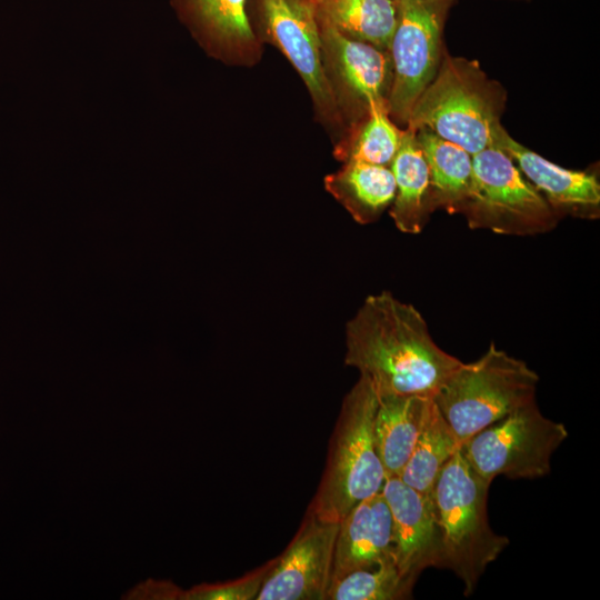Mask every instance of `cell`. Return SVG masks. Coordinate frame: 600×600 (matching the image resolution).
<instances>
[{"label":"cell","mask_w":600,"mask_h":600,"mask_svg":"<svg viewBox=\"0 0 600 600\" xmlns=\"http://www.w3.org/2000/svg\"><path fill=\"white\" fill-rule=\"evenodd\" d=\"M461 362L434 342L418 309L389 291L368 296L346 324L344 363L378 396L433 398Z\"/></svg>","instance_id":"obj_1"},{"label":"cell","mask_w":600,"mask_h":600,"mask_svg":"<svg viewBox=\"0 0 600 600\" xmlns=\"http://www.w3.org/2000/svg\"><path fill=\"white\" fill-rule=\"evenodd\" d=\"M507 98L502 84L477 60L453 57L444 47L437 74L413 104L406 127L430 130L473 156L492 147Z\"/></svg>","instance_id":"obj_2"},{"label":"cell","mask_w":600,"mask_h":600,"mask_svg":"<svg viewBox=\"0 0 600 600\" xmlns=\"http://www.w3.org/2000/svg\"><path fill=\"white\" fill-rule=\"evenodd\" d=\"M377 392L360 376L344 396L331 434L326 467L307 511L339 522L356 504L379 492L386 472L373 437Z\"/></svg>","instance_id":"obj_3"},{"label":"cell","mask_w":600,"mask_h":600,"mask_svg":"<svg viewBox=\"0 0 600 600\" xmlns=\"http://www.w3.org/2000/svg\"><path fill=\"white\" fill-rule=\"evenodd\" d=\"M490 484L470 467L460 448L431 490L441 537V568L456 573L466 596L473 592L487 567L509 544V539L496 533L489 523Z\"/></svg>","instance_id":"obj_4"},{"label":"cell","mask_w":600,"mask_h":600,"mask_svg":"<svg viewBox=\"0 0 600 600\" xmlns=\"http://www.w3.org/2000/svg\"><path fill=\"white\" fill-rule=\"evenodd\" d=\"M539 376L523 360L491 343L441 384L433 400L461 446L517 408L536 400Z\"/></svg>","instance_id":"obj_5"},{"label":"cell","mask_w":600,"mask_h":600,"mask_svg":"<svg viewBox=\"0 0 600 600\" xmlns=\"http://www.w3.org/2000/svg\"><path fill=\"white\" fill-rule=\"evenodd\" d=\"M472 166L471 192L460 212L470 229L537 236L562 219L502 150L489 147L473 154Z\"/></svg>","instance_id":"obj_6"},{"label":"cell","mask_w":600,"mask_h":600,"mask_svg":"<svg viewBox=\"0 0 600 600\" xmlns=\"http://www.w3.org/2000/svg\"><path fill=\"white\" fill-rule=\"evenodd\" d=\"M568 436L566 426L544 417L534 400L473 434L461 452L489 482L497 476L537 479L550 473L552 454Z\"/></svg>","instance_id":"obj_7"},{"label":"cell","mask_w":600,"mask_h":600,"mask_svg":"<svg viewBox=\"0 0 600 600\" xmlns=\"http://www.w3.org/2000/svg\"><path fill=\"white\" fill-rule=\"evenodd\" d=\"M454 0H399L398 21L389 46L392 81L388 110L407 126L417 99L433 80L444 49L446 19Z\"/></svg>","instance_id":"obj_8"},{"label":"cell","mask_w":600,"mask_h":600,"mask_svg":"<svg viewBox=\"0 0 600 600\" xmlns=\"http://www.w3.org/2000/svg\"><path fill=\"white\" fill-rule=\"evenodd\" d=\"M322 57L341 116L351 127L368 113L371 102H387L392 81L389 51L350 39L318 19Z\"/></svg>","instance_id":"obj_9"},{"label":"cell","mask_w":600,"mask_h":600,"mask_svg":"<svg viewBox=\"0 0 600 600\" xmlns=\"http://www.w3.org/2000/svg\"><path fill=\"white\" fill-rule=\"evenodd\" d=\"M339 522L307 511L273 563L257 600H327Z\"/></svg>","instance_id":"obj_10"},{"label":"cell","mask_w":600,"mask_h":600,"mask_svg":"<svg viewBox=\"0 0 600 600\" xmlns=\"http://www.w3.org/2000/svg\"><path fill=\"white\" fill-rule=\"evenodd\" d=\"M267 32L304 81L317 110L332 122L341 120L327 77L316 7L304 0H262Z\"/></svg>","instance_id":"obj_11"},{"label":"cell","mask_w":600,"mask_h":600,"mask_svg":"<svg viewBox=\"0 0 600 600\" xmlns=\"http://www.w3.org/2000/svg\"><path fill=\"white\" fill-rule=\"evenodd\" d=\"M381 493L391 512L392 558L401 574L416 582L424 569L441 568V537L431 492L388 477Z\"/></svg>","instance_id":"obj_12"},{"label":"cell","mask_w":600,"mask_h":600,"mask_svg":"<svg viewBox=\"0 0 600 600\" xmlns=\"http://www.w3.org/2000/svg\"><path fill=\"white\" fill-rule=\"evenodd\" d=\"M492 147L508 154L527 180L563 219L600 217V183L593 172L562 168L516 141L501 126Z\"/></svg>","instance_id":"obj_13"},{"label":"cell","mask_w":600,"mask_h":600,"mask_svg":"<svg viewBox=\"0 0 600 600\" xmlns=\"http://www.w3.org/2000/svg\"><path fill=\"white\" fill-rule=\"evenodd\" d=\"M390 558L391 512L383 494L379 492L356 504L339 521L331 581Z\"/></svg>","instance_id":"obj_14"},{"label":"cell","mask_w":600,"mask_h":600,"mask_svg":"<svg viewBox=\"0 0 600 600\" xmlns=\"http://www.w3.org/2000/svg\"><path fill=\"white\" fill-rule=\"evenodd\" d=\"M378 396V394H377ZM432 397L378 396L374 443L386 477H399L423 427Z\"/></svg>","instance_id":"obj_15"},{"label":"cell","mask_w":600,"mask_h":600,"mask_svg":"<svg viewBox=\"0 0 600 600\" xmlns=\"http://www.w3.org/2000/svg\"><path fill=\"white\" fill-rule=\"evenodd\" d=\"M396 196L389 213L403 233L418 234L433 212L430 200L429 169L416 131L402 130L399 149L390 164Z\"/></svg>","instance_id":"obj_16"},{"label":"cell","mask_w":600,"mask_h":600,"mask_svg":"<svg viewBox=\"0 0 600 600\" xmlns=\"http://www.w3.org/2000/svg\"><path fill=\"white\" fill-rule=\"evenodd\" d=\"M416 136L429 169L433 212L460 213L472 188V154L430 130L419 129Z\"/></svg>","instance_id":"obj_17"},{"label":"cell","mask_w":600,"mask_h":600,"mask_svg":"<svg viewBox=\"0 0 600 600\" xmlns=\"http://www.w3.org/2000/svg\"><path fill=\"white\" fill-rule=\"evenodd\" d=\"M326 190L361 224L377 221L390 208L396 182L390 167L344 162L324 178Z\"/></svg>","instance_id":"obj_18"},{"label":"cell","mask_w":600,"mask_h":600,"mask_svg":"<svg viewBox=\"0 0 600 600\" xmlns=\"http://www.w3.org/2000/svg\"><path fill=\"white\" fill-rule=\"evenodd\" d=\"M399 0H322L317 18L346 37L389 51Z\"/></svg>","instance_id":"obj_19"},{"label":"cell","mask_w":600,"mask_h":600,"mask_svg":"<svg viewBox=\"0 0 600 600\" xmlns=\"http://www.w3.org/2000/svg\"><path fill=\"white\" fill-rule=\"evenodd\" d=\"M179 4L201 36L220 49L238 53L254 46L246 0H179Z\"/></svg>","instance_id":"obj_20"},{"label":"cell","mask_w":600,"mask_h":600,"mask_svg":"<svg viewBox=\"0 0 600 600\" xmlns=\"http://www.w3.org/2000/svg\"><path fill=\"white\" fill-rule=\"evenodd\" d=\"M461 448L433 398L423 427L399 478L420 492H431L443 467Z\"/></svg>","instance_id":"obj_21"},{"label":"cell","mask_w":600,"mask_h":600,"mask_svg":"<svg viewBox=\"0 0 600 600\" xmlns=\"http://www.w3.org/2000/svg\"><path fill=\"white\" fill-rule=\"evenodd\" d=\"M402 130L389 116L387 102H371L368 113L351 127L350 134L336 150L343 162L390 167L401 141Z\"/></svg>","instance_id":"obj_22"},{"label":"cell","mask_w":600,"mask_h":600,"mask_svg":"<svg viewBox=\"0 0 600 600\" xmlns=\"http://www.w3.org/2000/svg\"><path fill=\"white\" fill-rule=\"evenodd\" d=\"M414 583L401 574L393 559L390 558L331 581L327 600L409 599Z\"/></svg>","instance_id":"obj_23"},{"label":"cell","mask_w":600,"mask_h":600,"mask_svg":"<svg viewBox=\"0 0 600 600\" xmlns=\"http://www.w3.org/2000/svg\"><path fill=\"white\" fill-rule=\"evenodd\" d=\"M273 559L243 577L213 583H200L183 590L174 584L171 600H257Z\"/></svg>","instance_id":"obj_24"},{"label":"cell","mask_w":600,"mask_h":600,"mask_svg":"<svg viewBox=\"0 0 600 600\" xmlns=\"http://www.w3.org/2000/svg\"><path fill=\"white\" fill-rule=\"evenodd\" d=\"M309 3H311L312 6L317 7L322 0H304Z\"/></svg>","instance_id":"obj_25"}]
</instances>
